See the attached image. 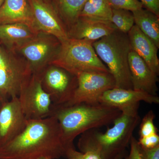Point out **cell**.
<instances>
[{
	"label": "cell",
	"mask_w": 159,
	"mask_h": 159,
	"mask_svg": "<svg viewBox=\"0 0 159 159\" xmlns=\"http://www.w3.org/2000/svg\"><path fill=\"white\" fill-rule=\"evenodd\" d=\"M18 97L27 120L52 116L53 104L50 95L43 88L40 74H31Z\"/></svg>",
	"instance_id": "52a82bcc"
},
{
	"label": "cell",
	"mask_w": 159,
	"mask_h": 159,
	"mask_svg": "<svg viewBox=\"0 0 159 159\" xmlns=\"http://www.w3.org/2000/svg\"><path fill=\"white\" fill-rule=\"evenodd\" d=\"M143 6L159 16V0H140Z\"/></svg>",
	"instance_id": "4316f807"
},
{
	"label": "cell",
	"mask_w": 159,
	"mask_h": 159,
	"mask_svg": "<svg viewBox=\"0 0 159 159\" xmlns=\"http://www.w3.org/2000/svg\"><path fill=\"white\" fill-rule=\"evenodd\" d=\"M126 155V150H125L119 154L114 159H124Z\"/></svg>",
	"instance_id": "4dcf8cb0"
},
{
	"label": "cell",
	"mask_w": 159,
	"mask_h": 159,
	"mask_svg": "<svg viewBox=\"0 0 159 159\" xmlns=\"http://www.w3.org/2000/svg\"><path fill=\"white\" fill-rule=\"evenodd\" d=\"M140 121L139 114L122 113L114 121L112 127L104 133L93 129L81 134L78 148L82 153L93 151L99 154L102 159H114L126 150Z\"/></svg>",
	"instance_id": "3957f363"
},
{
	"label": "cell",
	"mask_w": 159,
	"mask_h": 159,
	"mask_svg": "<svg viewBox=\"0 0 159 159\" xmlns=\"http://www.w3.org/2000/svg\"><path fill=\"white\" fill-rule=\"evenodd\" d=\"M27 121L18 97L3 103L0 108V148L22 131Z\"/></svg>",
	"instance_id": "7c38bea8"
},
{
	"label": "cell",
	"mask_w": 159,
	"mask_h": 159,
	"mask_svg": "<svg viewBox=\"0 0 159 159\" xmlns=\"http://www.w3.org/2000/svg\"><path fill=\"white\" fill-rule=\"evenodd\" d=\"M130 152L128 155L126 154L125 159H142L141 152V148L138 140L133 136L131 139Z\"/></svg>",
	"instance_id": "484cf974"
},
{
	"label": "cell",
	"mask_w": 159,
	"mask_h": 159,
	"mask_svg": "<svg viewBox=\"0 0 159 159\" xmlns=\"http://www.w3.org/2000/svg\"><path fill=\"white\" fill-rule=\"evenodd\" d=\"M54 116L28 120L22 131L0 148V159H51L65 157L68 149Z\"/></svg>",
	"instance_id": "6da1fadb"
},
{
	"label": "cell",
	"mask_w": 159,
	"mask_h": 159,
	"mask_svg": "<svg viewBox=\"0 0 159 159\" xmlns=\"http://www.w3.org/2000/svg\"><path fill=\"white\" fill-rule=\"evenodd\" d=\"M111 23L79 17L67 31L69 38L86 39L95 42L112 33L116 30Z\"/></svg>",
	"instance_id": "2e32d148"
},
{
	"label": "cell",
	"mask_w": 159,
	"mask_h": 159,
	"mask_svg": "<svg viewBox=\"0 0 159 159\" xmlns=\"http://www.w3.org/2000/svg\"><path fill=\"white\" fill-rule=\"evenodd\" d=\"M155 115L152 110H150L142 119L139 129L140 138L148 136L157 134L158 129L154 124Z\"/></svg>",
	"instance_id": "603a6c76"
},
{
	"label": "cell",
	"mask_w": 159,
	"mask_h": 159,
	"mask_svg": "<svg viewBox=\"0 0 159 159\" xmlns=\"http://www.w3.org/2000/svg\"><path fill=\"white\" fill-rule=\"evenodd\" d=\"M94 42L70 38L60 42L52 63L76 76L83 72L110 73L97 55L93 46Z\"/></svg>",
	"instance_id": "5b68a950"
},
{
	"label": "cell",
	"mask_w": 159,
	"mask_h": 159,
	"mask_svg": "<svg viewBox=\"0 0 159 159\" xmlns=\"http://www.w3.org/2000/svg\"><path fill=\"white\" fill-rule=\"evenodd\" d=\"M112 15V9L107 0H88L80 14L79 17L111 23Z\"/></svg>",
	"instance_id": "ffe728a7"
},
{
	"label": "cell",
	"mask_w": 159,
	"mask_h": 159,
	"mask_svg": "<svg viewBox=\"0 0 159 159\" xmlns=\"http://www.w3.org/2000/svg\"><path fill=\"white\" fill-rule=\"evenodd\" d=\"M93 46L97 55L113 77L116 88L133 89L128 62L131 48L128 34L116 29L94 42Z\"/></svg>",
	"instance_id": "277c9868"
},
{
	"label": "cell",
	"mask_w": 159,
	"mask_h": 159,
	"mask_svg": "<svg viewBox=\"0 0 159 159\" xmlns=\"http://www.w3.org/2000/svg\"><path fill=\"white\" fill-rule=\"evenodd\" d=\"M37 159H51L49 158L46 157H42L39 158Z\"/></svg>",
	"instance_id": "d6a6232c"
},
{
	"label": "cell",
	"mask_w": 159,
	"mask_h": 159,
	"mask_svg": "<svg viewBox=\"0 0 159 159\" xmlns=\"http://www.w3.org/2000/svg\"><path fill=\"white\" fill-rule=\"evenodd\" d=\"M138 142L142 148L151 149L159 145V136L157 134H156L148 136L139 138Z\"/></svg>",
	"instance_id": "d4e9b609"
},
{
	"label": "cell",
	"mask_w": 159,
	"mask_h": 159,
	"mask_svg": "<svg viewBox=\"0 0 159 159\" xmlns=\"http://www.w3.org/2000/svg\"><path fill=\"white\" fill-rule=\"evenodd\" d=\"M159 104V97L133 89L114 88L106 91L99 98L102 104L119 109L124 113L138 114L140 102Z\"/></svg>",
	"instance_id": "8fae6325"
},
{
	"label": "cell",
	"mask_w": 159,
	"mask_h": 159,
	"mask_svg": "<svg viewBox=\"0 0 159 159\" xmlns=\"http://www.w3.org/2000/svg\"><path fill=\"white\" fill-rule=\"evenodd\" d=\"M6 100H6V99H5V98H4V97L1 95V94H0V108L2 107L3 103L6 102Z\"/></svg>",
	"instance_id": "1f68e13d"
},
{
	"label": "cell",
	"mask_w": 159,
	"mask_h": 159,
	"mask_svg": "<svg viewBox=\"0 0 159 159\" xmlns=\"http://www.w3.org/2000/svg\"><path fill=\"white\" fill-rule=\"evenodd\" d=\"M40 75L43 88L50 95L53 107L63 106L72 99L77 85L76 76L54 65Z\"/></svg>",
	"instance_id": "9c48e42d"
},
{
	"label": "cell",
	"mask_w": 159,
	"mask_h": 159,
	"mask_svg": "<svg viewBox=\"0 0 159 159\" xmlns=\"http://www.w3.org/2000/svg\"><path fill=\"white\" fill-rule=\"evenodd\" d=\"M140 148L142 159H159V145L151 149Z\"/></svg>",
	"instance_id": "83f0119b"
},
{
	"label": "cell",
	"mask_w": 159,
	"mask_h": 159,
	"mask_svg": "<svg viewBox=\"0 0 159 159\" xmlns=\"http://www.w3.org/2000/svg\"><path fill=\"white\" fill-rule=\"evenodd\" d=\"M83 159H102L99 154L93 151H88L83 153Z\"/></svg>",
	"instance_id": "f546056e"
},
{
	"label": "cell",
	"mask_w": 159,
	"mask_h": 159,
	"mask_svg": "<svg viewBox=\"0 0 159 159\" xmlns=\"http://www.w3.org/2000/svg\"><path fill=\"white\" fill-rule=\"evenodd\" d=\"M35 35L17 49L29 61L32 74H40L51 56L57 54L60 43H55L48 38Z\"/></svg>",
	"instance_id": "4fadbf2b"
},
{
	"label": "cell",
	"mask_w": 159,
	"mask_h": 159,
	"mask_svg": "<svg viewBox=\"0 0 159 159\" xmlns=\"http://www.w3.org/2000/svg\"><path fill=\"white\" fill-rule=\"evenodd\" d=\"M31 74L28 65L16 60L11 51L0 44V94L6 100L18 97Z\"/></svg>",
	"instance_id": "8992f818"
},
{
	"label": "cell",
	"mask_w": 159,
	"mask_h": 159,
	"mask_svg": "<svg viewBox=\"0 0 159 159\" xmlns=\"http://www.w3.org/2000/svg\"><path fill=\"white\" fill-rule=\"evenodd\" d=\"M4 1H5V0H0V7H1V6L2 5Z\"/></svg>",
	"instance_id": "836d02e7"
},
{
	"label": "cell",
	"mask_w": 159,
	"mask_h": 159,
	"mask_svg": "<svg viewBox=\"0 0 159 159\" xmlns=\"http://www.w3.org/2000/svg\"><path fill=\"white\" fill-rule=\"evenodd\" d=\"M128 62L133 89L157 96L158 75L132 49L129 54Z\"/></svg>",
	"instance_id": "5bb4252c"
},
{
	"label": "cell",
	"mask_w": 159,
	"mask_h": 159,
	"mask_svg": "<svg viewBox=\"0 0 159 159\" xmlns=\"http://www.w3.org/2000/svg\"><path fill=\"white\" fill-rule=\"evenodd\" d=\"M76 77L77 85L74 95L72 99L62 107L81 103H99V98L104 92L116 87L115 80L110 73L83 72Z\"/></svg>",
	"instance_id": "ba28073f"
},
{
	"label": "cell",
	"mask_w": 159,
	"mask_h": 159,
	"mask_svg": "<svg viewBox=\"0 0 159 159\" xmlns=\"http://www.w3.org/2000/svg\"><path fill=\"white\" fill-rule=\"evenodd\" d=\"M122 114L118 109L102 103H81L68 107H53L51 116L58 121L63 142L68 148L74 147V139L91 129L113 123Z\"/></svg>",
	"instance_id": "7a4b0ae2"
},
{
	"label": "cell",
	"mask_w": 159,
	"mask_h": 159,
	"mask_svg": "<svg viewBox=\"0 0 159 159\" xmlns=\"http://www.w3.org/2000/svg\"><path fill=\"white\" fill-rule=\"evenodd\" d=\"M37 34L30 26L22 23L0 25V44L10 51L17 49Z\"/></svg>",
	"instance_id": "ac0fdd59"
},
{
	"label": "cell",
	"mask_w": 159,
	"mask_h": 159,
	"mask_svg": "<svg viewBox=\"0 0 159 159\" xmlns=\"http://www.w3.org/2000/svg\"><path fill=\"white\" fill-rule=\"evenodd\" d=\"M111 23L118 31L128 34L134 25L132 12L121 9H113Z\"/></svg>",
	"instance_id": "7402d4cb"
},
{
	"label": "cell",
	"mask_w": 159,
	"mask_h": 159,
	"mask_svg": "<svg viewBox=\"0 0 159 159\" xmlns=\"http://www.w3.org/2000/svg\"><path fill=\"white\" fill-rule=\"evenodd\" d=\"M65 157L68 159H83V153L76 150L75 147H72L67 150Z\"/></svg>",
	"instance_id": "f1b7e54d"
},
{
	"label": "cell",
	"mask_w": 159,
	"mask_h": 159,
	"mask_svg": "<svg viewBox=\"0 0 159 159\" xmlns=\"http://www.w3.org/2000/svg\"><path fill=\"white\" fill-rule=\"evenodd\" d=\"M31 8L34 28L38 32L51 35L60 42L69 39L57 10L49 0H27Z\"/></svg>",
	"instance_id": "30bf717a"
},
{
	"label": "cell",
	"mask_w": 159,
	"mask_h": 159,
	"mask_svg": "<svg viewBox=\"0 0 159 159\" xmlns=\"http://www.w3.org/2000/svg\"><path fill=\"white\" fill-rule=\"evenodd\" d=\"M131 48L142 58L154 73L159 74V59L158 48L147 36L136 25L128 33Z\"/></svg>",
	"instance_id": "9a60e30c"
},
{
	"label": "cell",
	"mask_w": 159,
	"mask_h": 159,
	"mask_svg": "<svg viewBox=\"0 0 159 159\" xmlns=\"http://www.w3.org/2000/svg\"><path fill=\"white\" fill-rule=\"evenodd\" d=\"M88 0H50L65 26L70 28L76 22Z\"/></svg>",
	"instance_id": "44dd1931"
},
{
	"label": "cell",
	"mask_w": 159,
	"mask_h": 159,
	"mask_svg": "<svg viewBox=\"0 0 159 159\" xmlns=\"http://www.w3.org/2000/svg\"><path fill=\"white\" fill-rule=\"evenodd\" d=\"M134 24L159 48V16L143 8L133 11Z\"/></svg>",
	"instance_id": "d6986e66"
},
{
	"label": "cell",
	"mask_w": 159,
	"mask_h": 159,
	"mask_svg": "<svg viewBox=\"0 0 159 159\" xmlns=\"http://www.w3.org/2000/svg\"><path fill=\"white\" fill-rule=\"evenodd\" d=\"M13 23L25 24L38 32L27 0H5L0 7V25Z\"/></svg>",
	"instance_id": "e0dca14e"
},
{
	"label": "cell",
	"mask_w": 159,
	"mask_h": 159,
	"mask_svg": "<svg viewBox=\"0 0 159 159\" xmlns=\"http://www.w3.org/2000/svg\"><path fill=\"white\" fill-rule=\"evenodd\" d=\"M113 9H125L133 11L143 8L139 0H107Z\"/></svg>",
	"instance_id": "cb8c5ba5"
}]
</instances>
